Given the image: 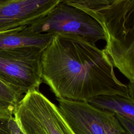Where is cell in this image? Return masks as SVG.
<instances>
[{
    "mask_svg": "<svg viewBox=\"0 0 134 134\" xmlns=\"http://www.w3.org/2000/svg\"><path fill=\"white\" fill-rule=\"evenodd\" d=\"M42 82L57 99L89 101L99 96L130 97L102 49L74 35H54L42 54Z\"/></svg>",
    "mask_w": 134,
    "mask_h": 134,
    "instance_id": "1",
    "label": "cell"
},
{
    "mask_svg": "<svg viewBox=\"0 0 134 134\" xmlns=\"http://www.w3.org/2000/svg\"><path fill=\"white\" fill-rule=\"evenodd\" d=\"M14 117L24 134H76L58 106L39 90L25 94Z\"/></svg>",
    "mask_w": 134,
    "mask_h": 134,
    "instance_id": "2",
    "label": "cell"
},
{
    "mask_svg": "<svg viewBox=\"0 0 134 134\" xmlns=\"http://www.w3.org/2000/svg\"><path fill=\"white\" fill-rule=\"evenodd\" d=\"M43 50L34 47L0 49V80L23 94L39 90Z\"/></svg>",
    "mask_w": 134,
    "mask_h": 134,
    "instance_id": "3",
    "label": "cell"
},
{
    "mask_svg": "<svg viewBox=\"0 0 134 134\" xmlns=\"http://www.w3.org/2000/svg\"><path fill=\"white\" fill-rule=\"evenodd\" d=\"M26 28L38 34L78 35L95 43L105 40L102 27L96 19L62 1L47 15Z\"/></svg>",
    "mask_w": 134,
    "mask_h": 134,
    "instance_id": "4",
    "label": "cell"
},
{
    "mask_svg": "<svg viewBox=\"0 0 134 134\" xmlns=\"http://www.w3.org/2000/svg\"><path fill=\"white\" fill-rule=\"evenodd\" d=\"M58 107L76 134H121L126 131L115 113L87 101L57 99Z\"/></svg>",
    "mask_w": 134,
    "mask_h": 134,
    "instance_id": "5",
    "label": "cell"
},
{
    "mask_svg": "<svg viewBox=\"0 0 134 134\" xmlns=\"http://www.w3.org/2000/svg\"><path fill=\"white\" fill-rule=\"evenodd\" d=\"M63 0H0V34L25 28Z\"/></svg>",
    "mask_w": 134,
    "mask_h": 134,
    "instance_id": "6",
    "label": "cell"
},
{
    "mask_svg": "<svg viewBox=\"0 0 134 134\" xmlns=\"http://www.w3.org/2000/svg\"><path fill=\"white\" fill-rule=\"evenodd\" d=\"M53 35L38 34L27 28L0 34V49L34 47L44 49Z\"/></svg>",
    "mask_w": 134,
    "mask_h": 134,
    "instance_id": "7",
    "label": "cell"
},
{
    "mask_svg": "<svg viewBox=\"0 0 134 134\" xmlns=\"http://www.w3.org/2000/svg\"><path fill=\"white\" fill-rule=\"evenodd\" d=\"M100 108L111 111L134 122V99L119 96H104L88 101Z\"/></svg>",
    "mask_w": 134,
    "mask_h": 134,
    "instance_id": "8",
    "label": "cell"
},
{
    "mask_svg": "<svg viewBox=\"0 0 134 134\" xmlns=\"http://www.w3.org/2000/svg\"><path fill=\"white\" fill-rule=\"evenodd\" d=\"M23 94L0 80V113L14 115Z\"/></svg>",
    "mask_w": 134,
    "mask_h": 134,
    "instance_id": "9",
    "label": "cell"
},
{
    "mask_svg": "<svg viewBox=\"0 0 134 134\" xmlns=\"http://www.w3.org/2000/svg\"><path fill=\"white\" fill-rule=\"evenodd\" d=\"M117 1L118 0H63L62 2L75 7L94 17Z\"/></svg>",
    "mask_w": 134,
    "mask_h": 134,
    "instance_id": "10",
    "label": "cell"
},
{
    "mask_svg": "<svg viewBox=\"0 0 134 134\" xmlns=\"http://www.w3.org/2000/svg\"><path fill=\"white\" fill-rule=\"evenodd\" d=\"M13 115L0 113V134H12Z\"/></svg>",
    "mask_w": 134,
    "mask_h": 134,
    "instance_id": "11",
    "label": "cell"
},
{
    "mask_svg": "<svg viewBox=\"0 0 134 134\" xmlns=\"http://www.w3.org/2000/svg\"><path fill=\"white\" fill-rule=\"evenodd\" d=\"M117 119L127 134H134V122L116 114Z\"/></svg>",
    "mask_w": 134,
    "mask_h": 134,
    "instance_id": "12",
    "label": "cell"
},
{
    "mask_svg": "<svg viewBox=\"0 0 134 134\" xmlns=\"http://www.w3.org/2000/svg\"><path fill=\"white\" fill-rule=\"evenodd\" d=\"M12 134H24L17 125L15 118L12 124Z\"/></svg>",
    "mask_w": 134,
    "mask_h": 134,
    "instance_id": "13",
    "label": "cell"
},
{
    "mask_svg": "<svg viewBox=\"0 0 134 134\" xmlns=\"http://www.w3.org/2000/svg\"><path fill=\"white\" fill-rule=\"evenodd\" d=\"M127 86L128 87L129 95L130 97L134 99V82H129Z\"/></svg>",
    "mask_w": 134,
    "mask_h": 134,
    "instance_id": "14",
    "label": "cell"
},
{
    "mask_svg": "<svg viewBox=\"0 0 134 134\" xmlns=\"http://www.w3.org/2000/svg\"><path fill=\"white\" fill-rule=\"evenodd\" d=\"M121 134H127V133L126 132V133H121Z\"/></svg>",
    "mask_w": 134,
    "mask_h": 134,
    "instance_id": "15",
    "label": "cell"
}]
</instances>
